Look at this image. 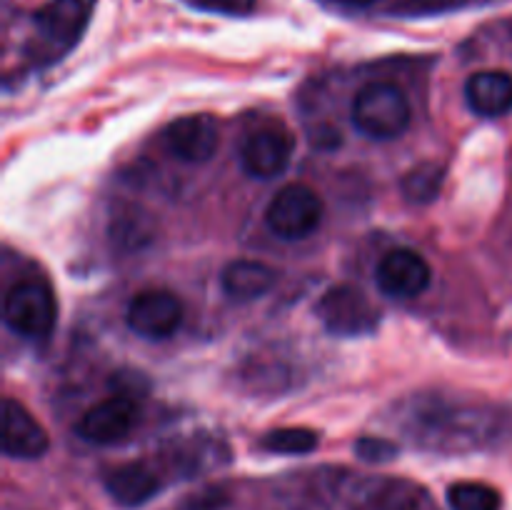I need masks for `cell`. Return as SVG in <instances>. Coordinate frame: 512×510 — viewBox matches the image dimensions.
<instances>
[{"mask_svg":"<svg viewBox=\"0 0 512 510\" xmlns=\"http://www.w3.org/2000/svg\"><path fill=\"white\" fill-rule=\"evenodd\" d=\"M353 123L373 140H395L408 130V95L388 80L368 83L353 100Z\"/></svg>","mask_w":512,"mask_h":510,"instance_id":"obj_1","label":"cell"},{"mask_svg":"<svg viewBox=\"0 0 512 510\" xmlns=\"http://www.w3.org/2000/svg\"><path fill=\"white\" fill-rule=\"evenodd\" d=\"M3 318L5 325L20 338H48L55 328V318H58V303H55L53 290L43 280H18L5 293Z\"/></svg>","mask_w":512,"mask_h":510,"instance_id":"obj_2","label":"cell"},{"mask_svg":"<svg viewBox=\"0 0 512 510\" xmlns=\"http://www.w3.org/2000/svg\"><path fill=\"white\" fill-rule=\"evenodd\" d=\"M323 223V198L305 183L280 188L265 210V225L283 240H303Z\"/></svg>","mask_w":512,"mask_h":510,"instance_id":"obj_3","label":"cell"},{"mask_svg":"<svg viewBox=\"0 0 512 510\" xmlns=\"http://www.w3.org/2000/svg\"><path fill=\"white\" fill-rule=\"evenodd\" d=\"M320 320L335 335H365L378 328L380 313L363 290L353 285H333L318 303Z\"/></svg>","mask_w":512,"mask_h":510,"instance_id":"obj_4","label":"cell"},{"mask_svg":"<svg viewBox=\"0 0 512 510\" xmlns=\"http://www.w3.org/2000/svg\"><path fill=\"white\" fill-rule=\"evenodd\" d=\"M128 325L145 340H168L183 325V303L170 290H143L128 305Z\"/></svg>","mask_w":512,"mask_h":510,"instance_id":"obj_5","label":"cell"},{"mask_svg":"<svg viewBox=\"0 0 512 510\" xmlns=\"http://www.w3.org/2000/svg\"><path fill=\"white\" fill-rule=\"evenodd\" d=\"M163 143L173 158L183 163H208L220 145V130L213 115L193 113L165 125Z\"/></svg>","mask_w":512,"mask_h":510,"instance_id":"obj_6","label":"cell"},{"mask_svg":"<svg viewBox=\"0 0 512 510\" xmlns=\"http://www.w3.org/2000/svg\"><path fill=\"white\" fill-rule=\"evenodd\" d=\"M138 423V405L128 395H110L88 408L75 425L78 435L93 445H115L128 438Z\"/></svg>","mask_w":512,"mask_h":510,"instance_id":"obj_7","label":"cell"},{"mask_svg":"<svg viewBox=\"0 0 512 510\" xmlns=\"http://www.w3.org/2000/svg\"><path fill=\"white\" fill-rule=\"evenodd\" d=\"M293 148L290 133L280 128H260L240 145V168L255 180H273L288 170Z\"/></svg>","mask_w":512,"mask_h":510,"instance_id":"obj_8","label":"cell"},{"mask_svg":"<svg viewBox=\"0 0 512 510\" xmlns=\"http://www.w3.org/2000/svg\"><path fill=\"white\" fill-rule=\"evenodd\" d=\"M375 278H378L380 290L385 295L410 300L428 290L433 270L418 250L395 248L383 255V260L375 268Z\"/></svg>","mask_w":512,"mask_h":510,"instance_id":"obj_9","label":"cell"},{"mask_svg":"<svg viewBox=\"0 0 512 510\" xmlns=\"http://www.w3.org/2000/svg\"><path fill=\"white\" fill-rule=\"evenodd\" d=\"M0 448L8 458L35 460L48 453L50 438L43 425L15 398L3 400V435Z\"/></svg>","mask_w":512,"mask_h":510,"instance_id":"obj_10","label":"cell"},{"mask_svg":"<svg viewBox=\"0 0 512 510\" xmlns=\"http://www.w3.org/2000/svg\"><path fill=\"white\" fill-rule=\"evenodd\" d=\"M85 18H88V10L83 0H53L45 5L38 13V30L45 48L53 55L73 48L83 33Z\"/></svg>","mask_w":512,"mask_h":510,"instance_id":"obj_11","label":"cell"},{"mask_svg":"<svg viewBox=\"0 0 512 510\" xmlns=\"http://www.w3.org/2000/svg\"><path fill=\"white\" fill-rule=\"evenodd\" d=\"M105 490L123 508H140L158 495L160 475L148 463L133 460V463L115 465L105 473Z\"/></svg>","mask_w":512,"mask_h":510,"instance_id":"obj_12","label":"cell"},{"mask_svg":"<svg viewBox=\"0 0 512 510\" xmlns=\"http://www.w3.org/2000/svg\"><path fill=\"white\" fill-rule=\"evenodd\" d=\"M465 100L480 118H503L512 110V75L505 70H480L465 83Z\"/></svg>","mask_w":512,"mask_h":510,"instance_id":"obj_13","label":"cell"},{"mask_svg":"<svg viewBox=\"0 0 512 510\" xmlns=\"http://www.w3.org/2000/svg\"><path fill=\"white\" fill-rule=\"evenodd\" d=\"M275 280H278V273L260 260H233L225 265L223 275H220L225 295L238 303L263 298L265 293L273 290Z\"/></svg>","mask_w":512,"mask_h":510,"instance_id":"obj_14","label":"cell"},{"mask_svg":"<svg viewBox=\"0 0 512 510\" xmlns=\"http://www.w3.org/2000/svg\"><path fill=\"white\" fill-rule=\"evenodd\" d=\"M423 490L408 480H380L365 493V510H418Z\"/></svg>","mask_w":512,"mask_h":510,"instance_id":"obj_15","label":"cell"},{"mask_svg":"<svg viewBox=\"0 0 512 510\" xmlns=\"http://www.w3.org/2000/svg\"><path fill=\"white\" fill-rule=\"evenodd\" d=\"M445 183V170L438 163H418L405 173L400 190H403L405 200L415 205L430 203L440 195Z\"/></svg>","mask_w":512,"mask_h":510,"instance_id":"obj_16","label":"cell"},{"mask_svg":"<svg viewBox=\"0 0 512 510\" xmlns=\"http://www.w3.org/2000/svg\"><path fill=\"white\" fill-rule=\"evenodd\" d=\"M448 505L450 510H500L503 500L493 485L465 480V483L450 485Z\"/></svg>","mask_w":512,"mask_h":510,"instance_id":"obj_17","label":"cell"},{"mask_svg":"<svg viewBox=\"0 0 512 510\" xmlns=\"http://www.w3.org/2000/svg\"><path fill=\"white\" fill-rule=\"evenodd\" d=\"M318 443V433L310 428H278L270 430V433L260 440L263 450H270V453L278 455L313 453V450L318 448Z\"/></svg>","mask_w":512,"mask_h":510,"instance_id":"obj_18","label":"cell"},{"mask_svg":"<svg viewBox=\"0 0 512 510\" xmlns=\"http://www.w3.org/2000/svg\"><path fill=\"white\" fill-rule=\"evenodd\" d=\"M355 453L368 463H385V460H393L398 455V448L383 438H360L355 443Z\"/></svg>","mask_w":512,"mask_h":510,"instance_id":"obj_19","label":"cell"},{"mask_svg":"<svg viewBox=\"0 0 512 510\" xmlns=\"http://www.w3.org/2000/svg\"><path fill=\"white\" fill-rule=\"evenodd\" d=\"M193 8L208 10V13H223V15H248L255 8L258 0H185Z\"/></svg>","mask_w":512,"mask_h":510,"instance_id":"obj_20","label":"cell"},{"mask_svg":"<svg viewBox=\"0 0 512 510\" xmlns=\"http://www.w3.org/2000/svg\"><path fill=\"white\" fill-rule=\"evenodd\" d=\"M413 8H420V10H428V8H445L448 3H453V0H408Z\"/></svg>","mask_w":512,"mask_h":510,"instance_id":"obj_21","label":"cell"},{"mask_svg":"<svg viewBox=\"0 0 512 510\" xmlns=\"http://www.w3.org/2000/svg\"><path fill=\"white\" fill-rule=\"evenodd\" d=\"M338 3H345V5H353V8H368V5L378 3V0H338Z\"/></svg>","mask_w":512,"mask_h":510,"instance_id":"obj_22","label":"cell"}]
</instances>
